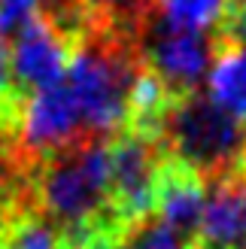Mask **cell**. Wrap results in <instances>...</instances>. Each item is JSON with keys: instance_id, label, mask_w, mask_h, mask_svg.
<instances>
[{"instance_id": "1", "label": "cell", "mask_w": 246, "mask_h": 249, "mask_svg": "<svg viewBox=\"0 0 246 249\" xmlns=\"http://www.w3.org/2000/svg\"><path fill=\"white\" fill-rule=\"evenodd\" d=\"M24 195L34 213L61 234V243L91 231L122 234L109 213V137H82L40 158L24 173Z\"/></svg>"}, {"instance_id": "2", "label": "cell", "mask_w": 246, "mask_h": 249, "mask_svg": "<svg viewBox=\"0 0 246 249\" xmlns=\"http://www.w3.org/2000/svg\"><path fill=\"white\" fill-rule=\"evenodd\" d=\"M137 73L140 58L131 36L91 24L70 52L64 73V85L73 94L88 137H113L122 131Z\"/></svg>"}, {"instance_id": "3", "label": "cell", "mask_w": 246, "mask_h": 249, "mask_svg": "<svg viewBox=\"0 0 246 249\" xmlns=\"http://www.w3.org/2000/svg\"><path fill=\"white\" fill-rule=\"evenodd\" d=\"M158 140L164 155L182 161L210 185L240 170L246 124L216 107L207 91H194L170 104Z\"/></svg>"}, {"instance_id": "4", "label": "cell", "mask_w": 246, "mask_h": 249, "mask_svg": "<svg viewBox=\"0 0 246 249\" xmlns=\"http://www.w3.org/2000/svg\"><path fill=\"white\" fill-rule=\"evenodd\" d=\"M134 46H137L140 67L146 73H152L167 89V94L176 97V101L201 91L216 58V40L210 34L176 28V24L158 16L155 9L140 24Z\"/></svg>"}, {"instance_id": "5", "label": "cell", "mask_w": 246, "mask_h": 249, "mask_svg": "<svg viewBox=\"0 0 246 249\" xmlns=\"http://www.w3.org/2000/svg\"><path fill=\"white\" fill-rule=\"evenodd\" d=\"M161 158V143L143 134L116 131L109 137V213L122 225V231L152 216Z\"/></svg>"}, {"instance_id": "6", "label": "cell", "mask_w": 246, "mask_h": 249, "mask_svg": "<svg viewBox=\"0 0 246 249\" xmlns=\"http://www.w3.org/2000/svg\"><path fill=\"white\" fill-rule=\"evenodd\" d=\"M73 49L36 16L9 40V76L18 97H31L64 79Z\"/></svg>"}, {"instance_id": "7", "label": "cell", "mask_w": 246, "mask_h": 249, "mask_svg": "<svg viewBox=\"0 0 246 249\" xmlns=\"http://www.w3.org/2000/svg\"><path fill=\"white\" fill-rule=\"evenodd\" d=\"M204 204H207V182H204V177H198V173H194L192 167H186L182 161L164 155L161 164H158L155 210L152 213L186 237V234H192L194 228H198Z\"/></svg>"}, {"instance_id": "8", "label": "cell", "mask_w": 246, "mask_h": 249, "mask_svg": "<svg viewBox=\"0 0 246 249\" xmlns=\"http://www.w3.org/2000/svg\"><path fill=\"white\" fill-rule=\"evenodd\" d=\"M207 89L216 107L246 124V40H216Z\"/></svg>"}, {"instance_id": "9", "label": "cell", "mask_w": 246, "mask_h": 249, "mask_svg": "<svg viewBox=\"0 0 246 249\" xmlns=\"http://www.w3.org/2000/svg\"><path fill=\"white\" fill-rule=\"evenodd\" d=\"M234 0H155V12L176 28L216 36L228 21Z\"/></svg>"}, {"instance_id": "10", "label": "cell", "mask_w": 246, "mask_h": 249, "mask_svg": "<svg viewBox=\"0 0 246 249\" xmlns=\"http://www.w3.org/2000/svg\"><path fill=\"white\" fill-rule=\"evenodd\" d=\"M36 16L46 21L70 49L91 31V6L88 0H36Z\"/></svg>"}, {"instance_id": "11", "label": "cell", "mask_w": 246, "mask_h": 249, "mask_svg": "<svg viewBox=\"0 0 246 249\" xmlns=\"http://www.w3.org/2000/svg\"><path fill=\"white\" fill-rule=\"evenodd\" d=\"M91 6V24H101L116 34L137 36L140 24L152 16L155 0H88Z\"/></svg>"}, {"instance_id": "12", "label": "cell", "mask_w": 246, "mask_h": 249, "mask_svg": "<svg viewBox=\"0 0 246 249\" xmlns=\"http://www.w3.org/2000/svg\"><path fill=\"white\" fill-rule=\"evenodd\" d=\"M0 249H61V234L36 213L24 210L0 234Z\"/></svg>"}, {"instance_id": "13", "label": "cell", "mask_w": 246, "mask_h": 249, "mask_svg": "<svg viewBox=\"0 0 246 249\" xmlns=\"http://www.w3.org/2000/svg\"><path fill=\"white\" fill-rule=\"evenodd\" d=\"M119 246L122 249H189L186 237L174 231L167 222H161L155 213L128 225L119 234Z\"/></svg>"}, {"instance_id": "14", "label": "cell", "mask_w": 246, "mask_h": 249, "mask_svg": "<svg viewBox=\"0 0 246 249\" xmlns=\"http://www.w3.org/2000/svg\"><path fill=\"white\" fill-rule=\"evenodd\" d=\"M36 18V0H0V40H12Z\"/></svg>"}, {"instance_id": "15", "label": "cell", "mask_w": 246, "mask_h": 249, "mask_svg": "<svg viewBox=\"0 0 246 249\" xmlns=\"http://www.w3.org/2000/svg\"><path fill=\"white\" fill-rule=\"evenodd\" d=\"M213 40H246V0H234L228 21L222 24V31Z\"/></svg>"}, {"instance_id": "16", "label": "cell", "mask_w": 246, "mask_h": 249, "mask_svg": "<svg viewBox=\"0 0 246 249\" xmlns=\"http://www.w3.org/2000/svg\"><path fill=\"white\" fill-rule=\"evenodd\" d=\"M243 170H246V143H243V164H240Z\"/></svg>"}]
</instances>
